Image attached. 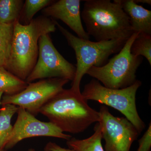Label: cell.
Wrapping results in <instances>:
<instances>
[{
  "label": "cell",
  "instance_id": "cb8c5ba5",
  "mask_svg": "<svg viewBox=\"0 0 151 151\" xmlns=\"http://www.w3.org/2000/svg\"><path fill=\"white\" fill-rule=\"evenodd\" d=\"M28 151H36L33 148H30L29 149Z\"/></svg>",
  "mask_w": 151,
  "mask_h": 151
},
{
  "label": "cell",
  "instance_id": "d6986e66",
  "mask_svg": "<svg viewBox=\"0 0 151 151\" xmlns=\"http://www.w3.org/2000/svg\"><path fill=\"white\" fill-rule=\"evenodd\" d=\"M54 1L51 0H26L25 1L20 17L24 22L25 24H29L39 11L51 5Z\"/></svg>",
  "mask_w": 151,
  "mask_h": 151
},
{
  "label": "cell",
  "instance_id": "5b68a950",
  "mask_svg": "<svg viewBox=\"0 0 151 151\" xmlns=\"http://www.w3.org/2000/svg\"><path fill=\"white\" fill-rule=\"evenodd\" d=\"M139 33H134L118 54L100 67L92 66L86 74L111 89L129 87L137 81L136 73L143 61L142 56L131 53V48Z\"/></svg>",
  "mask_w": 151,
  "mask_h": 151
},
{
  "label": "cell",
  "instance_id": "9c48e42d",
  "mask_svg": "<svg viewBox=\"0 0 151 151\" xmlns=\"http://www.w3.org/2000/svg\"><path fill=\"white\" fill-rule=\"evenodd\" d=\"M99 113L104 150L130 151L140 134L136 127L126 118L113 116L106 106H101Z\"/></svg>",
  "mask_w": 151,
  "mask_h": 151
},
{
  "label": "cell",
  "instance_id": "6da1fadb",
  "mask_svg": "<svg viewBox=\"0 0 151 151\" xmlns=\"http://www.w3.org/2000/svg\"><path fill=\"white\" fill-rule=\"evenodd\" d=\"M56 29L55 21L44 16L34 19L27 24H22L19 21L15 22L10 55L6 69L26 81L37 61L40 38Z\"/></svg>",
  "mask_w": 151,
  "mask_h": 151
},
{
  "label": "cell",
  "instance_id": "5bb4252c",
  "mask_svg": "<svg viewBox=\"0 0 151 151\" xmlns=\"http://www.w3.org/2000/svg\"><path fill=\"white\" fill-rule=\"evenodd\" d=\"M28 84L26 81L18 78L5 68L0 66V92L5 95L18 94L25 89Z\"/></svg>",
  "mask_w": 151,
  "mask_h": 151
},
{
  "label": "cell",
  "instance_id": "7c38bea8",
  "mask_svg": "<svg viewBox=\"0 0 151 151\" xmlns=\"http://www.w3.org/2000/svg\"><path fill=\"white\" fill-rule=\"evenodd\" d=\"M129 18L134 33L151 35V11L135 2L134 0H116Z\"/></svg>",
  "mask_w": 151,
  "mask_h": 151
},
{
  "label": "cell",
  "instance_id": "8fae6325",
  "mask_svg": "<svg viewBox=\"0 0 151 151\" xmlns=\"http://www.w3.org/2000/svg\"><path fill=\"white\" fill-rule=\"evenodd\" d=\"M80 0L55 1L42 10L44 16L60 20L74 32L78 37L89 40L90 36L84 29L81 21Z\"/></svg>",
  "mask_w": 151,
  "mask_h": 151
},
{
  "label": "cell",
  "instance_id": "277c9868",
  "mask_svg": "<svg viewBox=\"0 0 151 151\" xmlns=\"http://www.w3.org/2000/svg\"><path fill=\"white\" fill-rule=\"evenodd\" d=\"M55 24L75 52L77 63L70 89L78 93H81V79L89 68L105 65L109 56L119 52L127 41L124 40H113L96 42L82 39L69 32L56 21Z\"/></svg>",
  "mask_w": 151,
  "mask_h": 151
},
{
  "label": "cell",
  "instance_id": "8992f818",
  "mask_svg": "<svg viewBox=\"0 0 151 151\" xmlns=\"http://www.w3.org/2000/svg\"><path fill=\"white\" fill-rule=\"evenodd\" d=\"M141 85L142 82L137 80L127 88L111 89L103 86L96 79H92L85 85L81 94L87 101L94 100L121 112L141 134L145 125L137 110L136 94Z\"/></svg>",
  "mask_w": 151,
  "mask_h": 151
},
{
  "label": "cell",
  "instance_id": "9a60e30c",
  "mask_svg": "<svg viewBox=\"0 0 151 151\" xmlns=\"http://www.w3.org/2000/svg\"><path fill=\"white\" fill-rule=\"evenodd\" d=\"M0 111V149H5L13 130L12 118L17 113L19 107L12 104L3 105Z\"/></svg>",
  "mask_w": 151,
  "mask_h": 151
},
{
  "label": "cell",
  "instance_id": "7402d4cb",
  "mask_svg": "<svg viewBox=\"0 0 151 151\" xmlns=\"http://www.w3.org/2000/svg\"><path fill=\"white\" fill-rule=\"evenodd\" d=\"M135 2L137 4V3H143V4H148L151 5V0H134Z\"/></svg>",
  "mask_w": 151,
  "mask_h": 151
},
{
  "label": "cell",
  "instance_id": "603a6c76",
  "mask_svg": "<svg viewBox=\"0 0 151 151\" xmlns=\"http://www.w3.org/2000/svg\"><path fill=\"white\" fill-rule=\"evenodd\" d=\"M3 92H0V105H1V99L3 95Z\"/></svg>",
  "mask_w": 151,
  "mask_h": 151
},
{
  "label": "cell",
  "instance_id": "44dd1931",
  "mask_svg": "<svg viewBox=\"0 0 151 151\" xmlns=\"http://www.w3.org/2000/svg\"><path fill=\"white\" fill-rule=\"evenodd\" d=\"M44 151H74L70 149L62 147L55 143L49 142L46 144L44 148Z\"/></svg>",
  "mask_w": 151,
  "mask_h": 151
},
{
  "label": "cell",
  "instance_id": "ba28073f",
  "mask_svg": "<svg viewBox=\"0 0 151 151\" xmlns=\"http://www.w3.org/2000/svg\"><path fill=\"white\" fill-rule=\"evenodd\" d=\"M69 81L61 78L41 79L35 83L28 84L25 89L14 95H4L1 105L12 104L24 109L33 116H37L42 108L64 89Z\"/></svg>",
  "mask_w": 151,
  "mask_h": 151
},
{
  "label": "cell",
  "instance_id": "4fadbf2b",
  "mask_svg": "<svg viewBox=\"0 0 151 151\" xmlns=\"http://www.w3.org/2000/svg\"><path fill=\"white\" fill-rule=\"evenodd\" d=\"M96 123L92 136L83 139L71 138L66 142L68 148L74 151H105L102 145L101 125L100 122Z\"/></svg>",
  "mask_w": 151,
  "mask_h": 151
},
{
  "label": "cell",
  "instance_id": "ffe728a7",
  "mask_svg": "<svg viewBox=\"0 0 151 151\" xmlns=\"http://www.w3.org/2000/svg\"><path fill=\"white\" fill-rule=\"evenodd\" d=\"M139 147L137 151H150L151 148V124L143 137L139 140Z\"/></svg>",
  "mask_w": 151,
  "mask_h": 151
},
{
  "label": "cell",
  "instance_id": "3957f363",
  "mask_svg": "<svg viewBox=\"0 0 151 151\" xmlns=\"http://www.w3.org/2000/svg\"><path fill=\"white\" fill-rule=\"evenodd\" d=\"M81 13L86 32L97 42L127 40L134 33L128 15L114 0H86Z\"/></svg>",
  "mask_w": 151,
  "mask_h": 151
},
{
  "label": "cell",
  "instance_id": "30bf717a",
  "mask_svg": "<svg viewBox=\"0 0 151 151\" xmlns=\"http://www.w3.org/2000/svg\"><path fill=\"white\" fill-rule=\"evenodd\" d=\"M16 122L5 149L12 148L20 141L35 137H52L68 141L71 135L64 134L51 122H41L24 109L19 108Z\"/></svg>",
  "mask_w": 151,
  "mask_h": 151
},
{
  "label": "cell",
  "instance_id": "7a4b0ae2",
  "mask_svg": "<svg viewBox=\"0 0 151 151\" xmlns=\"http://www.w3.org/2000/svg\"><path fill=\"white\" fill-rule=\"evenodd\" d=\"M46 116L63 132L78 134L92 124L99 122L100 114L90 107L81 93L72 89H63L41 109Z\"/></svg>",
  "mask_w": 151,
  "mask_h": 151
},
{
  "label": "cell",
  "instance_id": "52a82bcc",
  "mask_svg": "<svg viewBox=\"0 0 151 151\" xmlns=\"http://www.w3.org/2000/svg\"><path fill=\"white\" fill-rule=\"evenodd\" d=\"M38 45L37 61L26 82L31 83L37 79L55 78L73 81L76 68L57 50L49 34L40 37Z\"/></svg>",
  "mask_w": 151,
  "mask_h": 151
},
{
  "label": "cell",
  "instance_id": "d4e9b609",
  "mask_svg": "<svg viewBox=\"0 0 151 151\" xmlns=\"http://www.w3.org/2000/svg\"><path fill=\"white\" fill-rule=\"evenodd\" d=\"M0 151H7L5 149H4V150H1V149H0Z\"/></svg>",
  "mask_w": 151,
  "mask_h": 151
},
{
  "label": "cell",
  "instance_id": "2e32d148",
  "mask_svg": "<svg viewBox=\"0 0 151 151\" xmlns=\"http://www.w3.org/2000/svg\"><path fill=\"white\" fill-rule=\"evenodd\" d=\"M24 3L22 0H0V23L12 24L19 21Z\"/></svg>",
  "mask_w": 151,
  "mask_h": 151
},
{
  "label": "cell",
  "instance_id": "e0dca14e",
  "mask_svg": "<svg viewBox=\"0 0 151 151\" xmlns=\"http://www.w3.org/2000/svg\"><path fill=\"white\" fill-rule=\"evenodd\" d=\"M13 31L14 24L0 23V66L5 68L10 55Z\"/></svg>",
  "mask_w": 151,
  "mask_h": 151
},
{
  "label": "cell",
  "instance_id": "ac0fdd59",
  "mask_svg": "<svg viewBox=\"0 0 151 151\" xmlns=\"http://www.w3.org/2000/svg\"><path fill=\"white\" fill-rule=\"evenodd\" d=\"M131 53L135 56H144L151 65V35L139 33L132 43Z\"/></svg>",
  "mask_w": 151,
  "mask_h": 151
}]
</instances>
